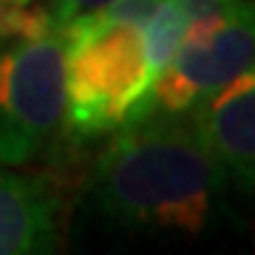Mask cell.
Wrapping results in <instances>:
<instances>
[{
	"label": "cell",
	"instance_id": "cell-1",
	"mask_svg": "<svg viewBox=\"0 0 255 255\" xmlns=\"http://www.w3.org/2000/svg\"><path fill=\"white\" fill-rule=\"evenodd\" d=\"M227 179L187 117H139L117 128L91 170V199L119 227L201 236Z\"/></svg>",
	"mask_w": 255,
	"mask_h": 255
},
{
	"label": "cell",
	"instance_id": "cell-2",
	"mask_svg": "<svg viewBox=\"0 0 255 255\" xmlns=\"http://www.w3.org/2000/svg\"><path fill=\"white\" fill-rule=\"evenodd\" d=\"M60 34L65 43V130L91 139L128 125L156 80L145 28L85 14Z\"/></svg>",
	"mask_w": 255,
	"mask_h": 255
},
{
	"label": "cell",
	"instance_id": "cell-3",
	"mask_svg": "<svg viewBox=\"0 0 255 255\" xmlns=\"http://www.w3.org/2000/svg\"><path fill=\"white\" fill-rule=\"evenodd\" d=\"M63 130V34H0V164L17 167L46 156Z\"/></svg>",
	"mask_w": 255,
	"mask_h": 255
},
{
	"label": "cell",
	"instance_id": "cell-4",
	"mask_svg": "<svg viewBox=\"0 0 255 255\" xmlns=\"http://www.w3.org/2000/svg\"><path fill=\"white\" fill-rule=\"evenodd\" d=\"M255 63V0H233L193 20L173 60L156 74L136 117H187L204 97ZM130 119V122H133Z\"/></svg>",
	"mask_w": 255,
	"mask_h": 255
},
{
	"label": "cell",
	"instance_id": "cell-5",
	"mask_svg": "<svg viewBox=\"0 0 255 255\" xmlns=\"http://www.w3.org/2000/svg\"><path fill=\"white\" fill-rule=\"evenodd\" d=\"M190 119L227 184L255 196V63L204 97Z\"/></svg>",
	"mask_w": 255,
	"mask_h": 255
},
{
	"label": "cell",
	"instance_id": "cell-6",
	"mask_svg": "<svg viewBox=\"0 0 255 255\" xmlns=\"http://www.w3.org/2000/svg\"><path fill=\"white\" fill-rule=\"evenodd\" d=\"M60 241V193L37 173L0 164V255L54 253Z\"/></svg>",
	"mask_w": 255,
	"mask_h": 255
},
{
	"label": "cell",
	"instance_id": "cell-7",
	"mask_svg": "<svg viewBox=\"0 0 255 255\" xmlns=\"http://www.w3.org/2000/svg\"><path fill=\"white\" fill-rule=\"evenodd\" d=\"M108 3L111 0H51L48 3V14H51V23H54L57 31H63L65 26H71L74 20L94 14L102 6H108Z\"/></svg>",
	"mask_w": 255,
	"mask_h": 255
},
{
	"label": "cell",
	"instance_id": "cell-8",
	"mask_svg": "<svg viewBox=\"0 0 255 255\" xmlns=\"http://www.w3.org/2000/svg\"><path fill=\"white\" fill-rule=\"evenodd\" d=\"M26 3H34V0H0V6H26Z\"/></svg>",
	"mask_w": 255,
	"mask_h": 255
}]
</instances>
